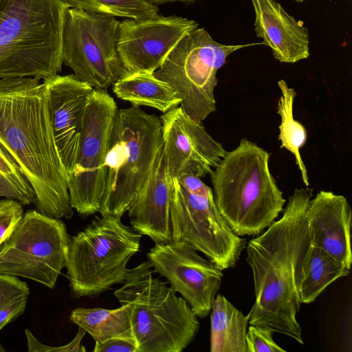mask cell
Masks as SVG:
<instances>
[{
  "instance_id": "1",
  "label": "cell",
  "mask_w": 352,
  "mask_h": 352,
  "mask_svg": "<svg viewBox=\"0 0 352 352\" xmlns=\"http://www.w3.org/2000/svg\"><path fill=\"white\" fill-rule=\"evenodd\" d=\"M313 189H295L283 216L252 239L246 248L255 301L249 324L260 325L303 344L297 320L302 264L310 245L306 212Z\"/></svg>"
},
{
  "instance_id": "2",
  "label": "cell",
  "mask_w": 352,
  "mask_h": 352,
  "mask_svg": "<svg viewBox=\"0 0 352 352\" xmlns=\"http://www.w3.org/2000/svg\"><path fill=\"white\" fill-rule=\"evenodd\" d=\"M0 144L33 186L37 210L51 217L71 218L67 175L55 143L44 81L0 79Z\"/></svg>"
},
{
  "instance_id": "3",
  "label": "cell",
  "mask_w": 352,
  "mask_h": 352,
  "mask_svg": "<svg viewBox=\"0 0 352 352\" xmlns=\"http://www.w3.org/2000/svg\"><path fill=\"white\" fill-rule=\"evenodd\" d=\"M270 156L243 138L210 174L216 206L239 236L261 234L283 210L286 200L270 170Z\"/></svg>"
},
{
  "instance_id": "4",
  "label": "cell",
  "mask_w": 352,
  "mask_h": 352,
  "mask_svg": "<svg viewBox=\"0 0 352 352\" xmlns=\"http://www.w3.org/2000/svg\"><path fill=\"white\" fill-rule=\"evenodd\" d=\"M68 8L60 0H0V79L58 75Z\"/></svg>"
},
{
  "instance_id": "5",
  "label": "cell",
  "mask_w": 352,
  "mask_h": 352,
  "mask_svg": "<svg viewBox=\"0 0 352 352\" xmlns=\"http://www.w3.org/2000/svg\"><path fill=\"white\" fill-rule=\"evenodd\" d=\"M153 272L148 261L129 269L114 296L130 308L138 352H182L195 339L199 320L187 302Z\"/></svg>"
},
{
  "instance_id": "6",
  "label": "cell",
  "mask_w": 352,
  "mask_h": 352,
  "mask_svg": "<svg viewBox=\"0 0 352 352\" xmlns=\"http://www.w3.org/2000/svg\"><path fill=\"white\" fill-rule=\"evenodd\" d=\"M162 149L159 117L136 106L118 109L105 160L101 216L122 217L127 212Z\"/></svg>"
},
{
  "instance_id": "7",
  "label": "cell",
  "mask_w": 352,
  "mask_h": 352,
  "mask_svg": "<svg viewBox=\"0 0 352 352\" xmlns=\"http://www.w3.org/2000/svg\"><path fill=\"white\" fill-rule=\"evenodd\" d=\"M141 238L121 217H96L71 239L66 266L71 296L94 298L124 284L128 262L139 251Z\"/></svg>"
},
{
  "instance_id": "8",
  "label": "cell",
  "mask_w": 352,
  "mask_h": 352,
  "mask_svg": "<svg viewBox=\"0 0 352 352\" xmlns=\"http://www.w3.org/2000/svg\"><path fill=\"white\" fill-rule=\"evenodd\" d=\"M257 45L263 42L222 44L204 28L197 27L177 43L153 74L175 89L184 112L201 123L216 110L214 91L218 70L235 51Z\"/></svg>"
},
{
  "instance_id": "9",
  "label": "cell",
  "mask_w": 352,
  "mask_h": 352,
  "mask_svg": "<svg viewBox=\"0 0 352 352\" xmlns=\"http://www.w3.org/2000/svg\"><path fill=\"white\" fill-rule=\"evenodd\" d=\"M119 25L112 16L72 8L66 10L63 63L95 89L106 90L128 74L117 51Z\"/></svg>"
},
{
  "instance_id": "10",
  "label": "cell",
  "mask_w": 352,
  "mask_h": 352,
  "mask_svg": "<svg viewBox=\"0 0 352 352\" xmlns=\"http://www.w3.org/2000/svg\"><path fill=\"white\" fill-rule=\"evenodd\" d=\"M71 239L60 219L30 210L0 247V274L53 289L67 266Z\"/></svg>"
},
{
  "instance_id": "11",
  "label": "cell",
  "mask_w": 352,
  "mask_h": 352,
  "mask_svg": "<svg viewBox=\"0 0 352 352\" xmlns=\"http://www.w3.org/2000/svg\"><path fill=\"white\" fill-rule=\"evenodd\" d=\"M118 110L104 89H94L89 97L76 163L67 177L70 204L87 217L99 212L105 179V160Z\"/></svg>"
},
{
  "instance_id": "12",
  "label": "cell",
  "mask_w": 352,
  "mask_h": 352,
  "mask_svg": "<svg viewBox=\"0 0 352 352\" xmlns=\"http://www.w3.org/2000/svg\"><path fill=\"white\" fill-rule=\"evenodd\" d=\"M170 206L172 241L203 253L221 270L234 268L246 239L235 234L219 212L214 197L184 190L173 178Z\"/></svg>"
},
{
  "instance_id": "13",
  "label": "cell",
  "mask_w": 352,
  "mask_h": 352,
  "mask_svg": "<svg viewBox=\"0 0 352 352\" xmlns=\"http://www.w3.org/2000/svg\"><path fill=\"white\" fill-rule=\"evenodd\" d=\"M146 256L154 272L166 279L197 318L208 316L222 283V270L181 242L155 243Z\"/></svg>"
},
{
  "instance_id": "14",
  "label": "cell",
  "mask_w": 352,
  "mask_h": 352,
  "mask_svg": "<svg viewBox=\"0 0 352 352\" xmlns=\"http://www.w3.org/2000/svg\"><path fill=\"white\" fill-rule=\"evenodd\" d=\"M199 27L195 20L176 15L120 21L117 51L129 74H153L187 34Z\"/></svg>"
},
{
  "instance_id": "15",
  "label": "cell",
  "mask_w": 352,
  "mask_h": 352,
  "mask_svg": "<svg viewBox=\"0 0 352 352\" xmlns=\"http://www.w3.org/2000/svg\"><path fill=\"white\" fill-rule=\"evenodd\" d=\"M160 118L164 155L173 178L184 175L201 178L210 174L226 153L222 144L180 107L163 113Z\"/></svg>"
},
{
  "instance_id": "16",
  "label": "cell",
  "mask_w": 352,
  "mask_h": 352,
  "mask_svg": "<svg viewBox=\"0 0 352 352\" xmlns=\"http://www.w3.org/2000/svg\"><path fill=\"white\" fill-rule=\"evenodd\" d=\"M56 148L68 176L78 155L86 107L94 88L74 74L43 80Z\"/></svg>"
},
{
  "instance_id": "17",
  "label": "cell",
  "mask_w": 352,
  "mask_h": 352,
  "mask_svg": "<svg viewBox=\"0 0 352 352\" xmlns=\"http://www.w3.org/2000/svg\"><path fill=\"white\" fill-rule=\"evenodd\" d=\"M352 211L345 197L320 191L310 200L306 221L310 244L318 247L348 269L352 263Z\"/></svg>"
},
{
  "instance_id": "18",
  "label": "cell",
  "mask_w": 352,
  "mask_h": 352,
  "mask_svg": "<svg viewBox=\"0 0 352 352\" xmlns=\"http://www.w3.org/2000/svg\"><path fill=\"white\" fill-rule=\"evenodd\" d=\"M173 188L162 149L147 181L127 210L131 227L155 243L172 241L170 206Z\"/></svg>"
},
{
  "instance_id": "19",
  "label": "cell",
  "mask_w": 352,
  "mask_h": 352,
  "mask_svg": "<svg viewBox=\"0 0 352 352\" xmlns=\"http://www.w3.org/2000/svg\"><path fill=\"white\" fill-rule=\"evenodd\" d=\"M254 31L263 45L280 63H294L309 58V36L303 21H297L276 0H251Z\"/></svg>"
},
{
  "instance_id": "20",
  "label": "cell",
  "mask_w": 352,
  "mask_h": 352,
  "mask_svg": "<svg viewBox=\"0 0 352 352\" xmlns=\"http://www.w3.org/2000/svg\"><path fill=\"white\" fill-rule=\"evenodd\" d=\"M113 91L118 98L132 106H147L164 113L181 102L175 89L153 73H128L113 84Z\"/></svg>"
},
{
  "instance_id": "21",
  "label": "cell",
  "mask_w": 352,
  "mask_h": 352,
  "mask_svg": "<svg viewBox=\"0 0 352 352\" xmlns=\"http://www.w3.org/2000/svg\"><path fill=\"white\" fill-rule=\"evenodd\" d=\"M210 352H247L245 316L224 296L216 295L210 310Z\"/></svg>"
},
{
  "instance_id": "22",
  "label": "cell",
  "mask_w": 352,
  "mask_h": 352,
  "mask_svg": "<svg viewBox=\"0 0 352 352\" xmlns=\"http://www.w3.org/2000/svg\"><path fill=\"white\" fill-rule=\"evenodd\" d=\"M350 269L324 250L309 245L305 256L298 287L300 303L314 302L337 279L346 276Z\"/></svg>"
},
{
  "instance_id": "23",
  "label": "cell",
  "mask_w": 352,
  "mask_h": 352,
  "mask_svg": "<svg viewBox=\"0 0 352 352\" xmlns=\"http://www.w3.org/2000/svg\"><path fill=\"white\" fill-rule=\"evenodd\" d=\"M69 320L83 329L94 340L102 342L109 338L133 334L130 308L121 305L116 309L79 307L72 311Z\"/></svg>"
},
{
  "instance_id": "24",
  "label": "cell",
  "mask_w": 352,
  "mask_h": 352,
  "mask_svg": "<svg viewBox=\"0 0 352 352\" xmlns=\"http://www.w3.org/2000/svg\"><path fill=\"white\" fill-rule=\"evenodd\" d=\"M277 83L281 92L277 111L281 120L278 135L281 142L280 147L286 148L294 155L302 181L308 187L309 182L307 171L300 154V148L307 141V133L305 126L296 120L293 116V104L296 93L293 88L288 87L284 80H280Z\"/></svg>"
},
{
  "instance_id": "25",
  "label": "cell",
  "mask_w": 352,
  "mask_h": 352,
  "mask_svg": "<svg viewBox=\"0 0 352 352\" xmlns=\"http://www.w3.org/2000/svg\"><path fill=\"white\" fill-rule=\"evenodd\" d=\"M69 8L114 17L142 19L158 14L151 0H60Z\"/></svg>"
},
{
  "instance_id": "26",
  "label": "cell",
  "mask_w": 352,
  "mask_h": 352,
  "mask_svg": "<svg viewBox=\"0 0 352 352\" xmlns=\"http://www.w3.org/2000/svg\"><path fill=\"white\" fill-rule=\"evenodd\" d=\"M22 205L36 203V193L21 167L0 144V197Z\"/></svg>"
},
{
  "instance_id": "27",
  "label": "cell",
  "mask_w": 352,
  "mask_h": 352,
  "mask_svg": "<svg viewBox=\"0 0 352 352\" xmlns=\"http://www.w3.org/2000/svg\"><path fill=\"white\" fill-rule=\"evenodd\" d=\"M30 289L16 276L0 274V331L22 315L25 309ZM5 349L0 344V352Z\"/></svg>"
},
{
  "instance_id": "28",
  "label": "cell",
  "mask_w": 352,
  "mask_h": 352,
  "mask_svg": "<svg viewBox=\"0 0 352 352\" xmlns=\"http://www.w3.org/2000/svg\"><path fill=\"white\" fill-rule=\"evenodd\" d=\"M273 333L267 327L250 324L245 336L247 352H285L274 340Z\"/></svg>"
},
{
  "instance_id": "29",
  "label": "cell",
  "mask_w": 352,
  "mask_h": 352,
  "mask_svg": "<svg viewBox=\"0 0 352 352\" xmlns=\"http://www.w3.org/2000/svg\"><path fill=\"white\" fill-rule=\"evenodd\" d=\"M23 216V205L13 199L0 200V247Z\"/></svg>"
},
{
  "instance_id": "30",
  "label": "cell",
  "mask_w": 352,
  "mask_h": 352,
  "mask_svg": "<svg viewBox=\"0 0 352 352\" xmlns=\"http://www.w3.org/2000/svg\"><path fill=\"white\" fill-rule=\"evenodd\" d=\"M25 336L28 342V351L29 352H85L86 349L81 344V341L86 333V331L81 327L78 328V331L75 338L68 344L60 346H49L40 342L32 333V332L26 329L25 330Z\"/></svg>"
},
{
  "instance_id": "31",
  "label": "cell",
  "mask_w": 352,
  "mask_h": 352,
  "mask_svg": "<svg viewBox=\"0 0 352 352\" xmlns=\"http://www.w3.org/2000/svg\"><path fill=\"white\" fill-rule=\"evenodd\" d=\"M94 352H138V344L133 334L109 338L95 343Z\"/></svg>"
},
{
  "instance_id": "32",
  "label": "cell",
  "mask_w": 352,
  "mask_h": 352,
  "mask_svg": "<svg viewBox=\"0 0 352 352\" xmlns=\"http://www.w3.org/2000/svg\"><path fill=\"white\" fill-rule=\"evenodd\" d=\"M177 179L179 186L184 190L190 193L204 197L213 196L212 188L205 184L200 177L197 176L193 175H184Z\"/></svg>"
},
{
  "instance_id": "33",
  "label": "cell",
  "mask_w": 352,
  "mask_h": 352,
  "mask_svg": "<svg viewBox=\"0 0 352 352\" xmlns=\"http://www.w3.org/2000/svg\"><path fill=\"white\" fill-rule=\"evenodd\" d=\"M196 0H151L152 3L158 6L167 3H175V2H181V3H191L195 2Z\"/></svg>"
}]
</instances>
